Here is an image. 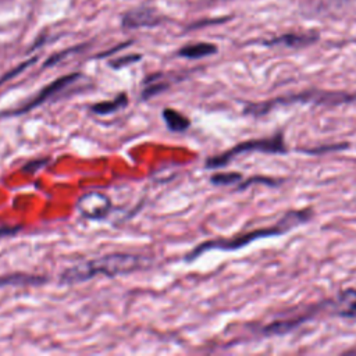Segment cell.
I'll return each mask as SVG.
<instances>
[{
	"instance_id": "obj_1",
	"label": "cell",
	"mask_w": 356,
	"mask_h": 356,
	"mask_svg": "<svg viewBox=\"0 0 356 356\" xmlns=\"http://www.w3.org/2000/svg\"><path fill=\"white\" fill-rule=\"evenodd\" d=\"M150 263L152 260L149 257L140 254L111 253L103 257L86 260L67 267L61 273L60 281L63 284H76L88 281L99 274H103L106 277H115L147 268Z\"/></svg>"
},
{
	"instance_id": "obj_2",
	"label": "cell",
	"mask_w": 356,
	"mask_h": 356,
	"mask_svg": "<svg viewBox=\"0 0 356 356\" xmlns=\"http://www.w3.org/2000/svg\"><path fill=\"white\" fill-rule=\"evenodd\" d=\"M313 213L312 210H292L284 214V217L273 227H264V228H257L241 235H235L232 238H218V239H211L199 243L192 252H189L185 256L186 261H193L197 259L202 253L207 250H236L243 246H248L250 242L263 239V238H271L277 235H284L288 231L293 229L295 227L307 222L312 218Z\"/></svg>"
},
{
	"instance_id": "obj_3",
	"label": "cell",
	"mask_w": 356,
	"mask_h": 356,
	"mask_svg": "<svg viewBox=\"0 0 356 356\" xmlns=\"http://www.w3.org/2000/svg\"><path fill=\"white\" fill-rule=\"evenodd\" d=\"M356 93H345V92H327V90H307L299 95H291L284 97H277L263 103H249L245 107L246 114L252 115H263L267 114L277 106L282 104H293V103H314V104H342V103H355Z\"/></svg>"
},
{
	"instance_id": "obj_4",
	"label": "cell",
	"mask_w": 356,
	"mask_h": 356,
	"mask_svg": "<svg viewBox=\"0 0 356 356\" xmlns=\"http://www.w3.org/2000/svg\"><path fill=\"white\" fill-rule=\"evenodd\" d=\"M249 152H263V153H286V146L282 138L281 132H277L275 135L270 138H260V139H250L246 142H241L235 145L232 149L210 157L206 160V168H220L227 165L234 157L249 153Z\"/></svg>"
},
{
	"instance_id": "obj_5",
	"label": "cell",
	"mask_w": 356,
	"mask_h": 356,
	"mask_svg": "<svg viewBox=\"0 0 356 356\" xmlns=\"http://www.w3.org/2000/svg\"><path fill=\"white\" fill-rule=\"evenodd\" d=\"M81 76L79 72H74V74H68V75H63L57 79H54L53 82H50L49 85H46L39 93H36L33 97H31L25 104L14 108V110H8V111H4L1 113L0 115H4V117H15V115H22V114H26L29 111H32L33 108L39 107L40 104H43L47 99L53 97L56 93L64 90L68 85L74 83L78 78Z\"/></svg>"
},
{
	"instance_id": "obj_6",
	"label": "cell",
	"mask_w": 356,
	"mask_h": 356,
	"mask_svg": "<svg viewBox=\"0 0 356 356\" xmlns=\"http://www.w3.org/2000/svg\"><path fill=\"white\" fill-rule=\"evenodd\" d=\"M79 214L88 220H103L111 210L110 197L99 191H90L76 200Z\"/></svg>"
},
{
	"instance_id": "obj_7",
	"label": "cell",
	"mask_w": 356,
	"mask_h": 356,
	"mask_svg": "<svg viewBox=\"0 0 356 356\" xmlns=\"http://www.w3.org/2000/svg\"><path fill=\"white\" fill-rule=\"evenodd\" d=\"M160 22V17L154 14L150 8H136L134 11H129L122 18V26L124 28H140V26H154Z\"/></svg>"
},
{
	"instance_id": "obj_8",
	"label": "cell",
	"mask_w": 356,
	"mask_h": 356,
	"mask_svg": "<svg viewBox=\"0 0 356 356\" xmlns=\"http://www.w3.org/2000/svg\"><path fill=\"white\" fill-rule=\"evenodd\" d=\"M335 313L345 318H356V289L348 288L339 292L334 302Z\"/></svg>"
},
{
	"instance_id": "obj_9",
	"label": "cell",
	"mask_w": 356,
	"mask_h": 356,
	"mask_svg": "<svg viewBox=\"0 0 356 356\" xmlns=\"http://www.w3.org/2000/svg\"><path fill=\"white\" fill-rule=\"evenodd\" d=\"M161 115H163V120H164L167 128L172 132H178V134L185 132L191 127V120L174 108L165 107L161 111Z\"/></svg>"
},
{
	"instance_id": "obj_10",
	"label": "cell",
	"mask_w": 356,
	"mask_h": 356,
	"mask_svg": "<svg viewBox=\"0 0 356 356\" xmlns=\"http://www.w3.org/2000/svg\"><path fill=\"white\" fill-rule=\"evenodd\" d=\"M46 281L47 278L42 275H33L26 273H13V274H6L0 277V288L8 286V285H39V284H44Z\"/></svg>"
},
{
	"instance_id": "obj_11",
	"label": "cell",
	"mask_w": 356,
	"mask_h": 356,
	"mask_svg": "<svg viewBox=\"0 0 356 356\" xmlns=\"http://www.w3.org/2000/svg\"><path fill=\"white\" fill-rule=\"evenodd\" d=\"M314 40H317V35H312V33H300V35L286 33V35L275 38L270 42H266V44H268V46L282 44V46H289V47H302V46L310 44Z\"/></svg>"
},
{
	"instance_id": "obj_12",
	"label": "cell",
	"mask_w": 356,
	"mask_h": 356,
	"mask_svg": "<svg viewBox=\"0 0 356 356\" xmlns=\"http://www.w3.org/2000/svg\"><path fill=\"white\" fill-rule=\"evenodd\" d=\"M127 106H128V96L122 92V93L117 95L113 100L99 102V103L92 104L89 107V110L97 115H106V114H113Z\"/></svg>"
},
{
	"instance_id": "obj_13",
	"label": "cell",
	"mask_w": 356,
	"mask_h": 356,
	"mask_svg": "<svg viewBox=\"0 0 356 356\" xmlns=\"http://www.w3.org/2000/svg\"><path fill=\"white\" fill-rule=\"evenodd\" d=\"M310 316H312V313L309 312L305 316H298V317L288 318V320H284V321H274L270 325L264 327L261 331H263L264 335H282V334L293 330L295 327H298L303 321H306Z\"/></svg>"
},
{
	"instance_id": "obj_14",
	"label": "cell",
	"mask_w": 356,
	"mask_h": 356,
	"mask_svg": "<svg viewBox=\"0 0 356 356\" xmlns=\"http://www.w3.org/2000/svg\"><path fill=\"white\" fill-rule=\"evenodd\" d=\"M217 53V46L213 43H195L184 46L178 50V56L185 58H202L206 56H211Z\"/></svg>"
},
{
	"instance_id": "obj_15",
	"label": "cell",
	"mask_w": 356,
	"mask_h": 356,
	"mask_svg": "<svg viewBox=\"0 0 356 356\" xmlns=\"http://www.w3.org/2000/svg\"><path fill=\"white\" fill-rule=\"evenodd\" d=\"M168 88H170V83H168V82L156 81L154 76H149V78L146 79V86H145V89L142 90L140 97H142L143 100H147V99H150V97H153V96H156V95H159V93L167 90Z\"/></svg>"
},
{
	"instance_id": "obj_16",
	"label": "cell",
	"mask_w": 356,
	"mask_h": 356,
	"mask_svg": "<svg viewBox=\"0 0 356 356\" xmlns=\"http://www.w3.org/2000/svg\"><path fill=\"white\" fill-rule=\"evenodd\" d=\"M242 178L243 177L239 172H218L210 177V182L217 186H227V185H234L236 182H241Z\"/></svg>"
},
{
	"instance_id": "obj_17",
	"label": "cell",
	"mask_w": 356,
	"mask_h": 356,
	"mask_svg": "<svg viewBox=\"0 0 356 356\" xmlns=\"http://www.w3.org/2000/svg\"><path fill=\"white\" fill-rule=\"evenodd\" d=\"M81 49H82V46H76V47L67 49V50H64V51H61V53H57V54H54V56L49 57V58L46 60V63L43 64V67H44V68H47V67H53V65H56L57 63H60L61 60H64L68 54H74V53L79 51Z\"/></svg>"
},
{
	"instance_id": "obj_18",
	"label": "cell",
	"mask_w": 356,
	"mask_h": 356,
	"mask_svg": "<svg viewBox=\"0 0 356 356\" xmlns=\"http://www.w3.org/2000/svg\"><path fill=\"white\" fill-rule=\"evenodd\" d=\"M142 58V56L140 54H128V56H122V57H118V58H115V60H111L110 63H108V65L111 67V68H122V67H125V65H129V64H132V63H136V61H139Z\"/></svg>"
},
{
	"instance_id": "obj_19",
	"label": "cell",
	"mask_w": 356,
	"mask_h": 356,
	"mask_svg": "<svg viewBox=\"0 0 356 356\" xmlns=\"http://www.w3.org/2000/svg\"><path fill=\"white\" fill-rule=\"evenodd\" d=\"M49 161H50V159H49V157H43V159H35V160H31V161H28L26 164H24V165H22L21 171L32 174V172H35V171H38V170H40V168L46 167V165L49 164Z\"/></svg>"
},
{
	"instance_id": "obj_20",
	"label": "cell",
	"mask_w": 356,
	"mask_h": 356,
	"mask_svg": "<svg viewBox=\"0 0 356 356\" xmlns=\"http://www.w3.org/2000/svg\"><path fill=\"white\" fill-rule=\"evenodd\" d=\"M38 58L36 57H33V58H31V60H28V61H25V63H22V64H19L18 67H15L14 70H11L10 72H7V74H4L1 78H0V85L1 83H4L6 81H10L11 78H14L15 75H18V74H21L26 67H29V65H32L35 61H36Z\"/></svg>"
},
{
	"instance_id": "obj_21",
	"label": "cell",
	"mask_w": 356,
	"mask_h": 356,
	"mask_svg": "<svg viewBox=\"0 0 356 356\" xmlns=\"http://www.w3.org/2000/svg\"><path fill=\"white\" fill-rule=\"evenodd\" d=\"M21 227H14V228H0V236L1 235H13L15 234Z\"/></svg>"
}]
</instances>
